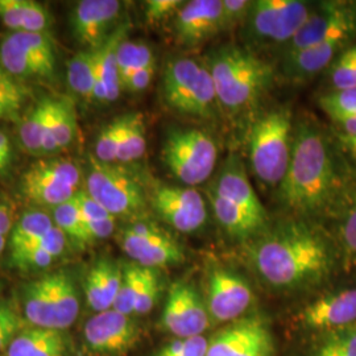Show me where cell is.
Masks as SVG:
<instances>
[{"label":"cell","mask_w":356,"mask_h":356,"mask_svg":"<svg viewBox=\"0 0 356 356\" xmlns=\"http://www.w3.org/2000/svg\"><path fill=\"white\" fill-rule=\"evenodd\" d=\"M123 269L113 261L102 259L90 269L85 281V296L88 305L94 312H106L113 309L120 289Z\"/></svg>","instance_id":"22"},{"label":"cell","mask_w":356,"mask_h":356,"mask_svg":"<svg viewBox=\"0 0 356 356\" xmlns=\"http://www.w3.org/2000/svg\"><path fill=\"white\" fill-rule=\"evenodd\" d=\"M86 343L94 353L102 355H123L139 339V330L129 316L115 309L101 312L85 326Z\"/></svg>","instance_id":"17"},{"label":"cell","mask_w":356,"mask_h":356,"mask_svg":"<svg viewBox=\"0 0 356 356\" xmlns=\"http://www.w3.org/2000/svg\"><path fill=\"white\" fill-rule=\"evenodd\" d=\"M7 165H8V161H4V160H1V159H0V172H1V170H4Z\"/></svg>","instance_id":"59"},{"label":"cell","mask_w":356,"mask_h":356,"mask_svg":"<svg viewBox=\"0 0 356 356\" xmlns=\"http://www.w3.org/2000/svg\"><path fill=\"white\" fill-rule=\"evenodd\" d=\"M275 341L264 319H241L219 331L209 342L206 356H273Z\"/></svg>","instance_id":"13"},{"label":"cell","mask_w":356,"mask_h":356,"mask_svg":"<svg viewBox=\"0 0 356 356\" xmlns=\"http://www.w3.org/2000/svg\"><path fill=\"white\" fill-rule=\"evenodd\" d=\"M152 206L163 220L179 232H194L207 220L204 197L189 186H157L152 193Z\"/></svg>","instance_id":"14"},{"label":"cell","mask_w":356,"mask_h":356,"mask_svg":"<svg viewBox=\"0 0 356 356\" xmlns=\"http://www.w3.org/2000/svg\"><path fill=\"white\" fill-rule=\"evenodd\" d=\"M254 302L248 282L235 272L216 268L207 279L206 307L209 316L218 322L241 318Z\"/></svg>","instance_id":"15"},{"label":"cell","mask_w":356,"mask_h":356,"mask_svg":"<svg viewBox=\"0 0 356 356\" xmlns=\"http://www.w3.org/2000/svg\"><path fill=\"white\" fill-rule=\"evenodd\" d=\"M28 169H31L32 172L38 173L42 177L49 178L72 188H76L81 179V172L78 166L73 161L66 159L40 160L33 165L29 166Z\"/></svg>","instance_id":"37"},{"label":"cell","mask_w":356,"mask_h":356,"mask_svg":"<svg viewBox=\"0 0 356 356\" xmlns=\"http://www.w3.org/2000/svg\"><path fill=\"white\" fill-rule=\"evenodd\" d=\"M220 227L236 239L259 235L267 222V213L238 157H231L218 173L209 191Z\"/></svg>","instance_id":"4"},{"label":"cell","mask_w":356,"mask_h":356,"mask_svg":"<svg viewBox=\"0 0 356 356\" xmlns=\"http://www.w3.org/2000/svg\"><path fill=\"white\" fill-rule=\"evenodd\" d=\"M207 347L209 341L202 335L186 338L184 348L176 356H206Z\"/></svg>","instance_id":"53"},{"label":"cell","mask_w":356,"mask_h":356,"mask_svg":"<svg viewBox=\"0 0 356 356\" xmlns=\"http://www.w3.org/2000/svg\"><path fill=\"white\" fill-rule=\"evenodd\" d=\"M339 141L343 145L344 149L356 159V136L339 135Z\"/></svg>","instance_id":"57"},{"label":"cell","mask_w":356,"mask_h":356,"mask_svg":"<svg viewBox=\"0 0 356 356\" xmlns=\"http://www.w3.org/2000/svg\"><path fill=\"white\" fill-rule=\"evenodd\" d=\"M11 257L15 267L20 269H42L49 267L54 261V256L38 247H22L11 250Z\"/></svg>","instance_id":"42"},{"label":"cell","mask_w":356,"mask_h":356,"mask_svg":"<svg viewBox=\"0 0 356 356\" xmlns=\"http://www.w3.org/2000/svg\"><path fill=\"white\" fill-rule=\"evenodd\" d=\"M10 38L41 66L48 78L54 76L56 51L51 38L45 33H29L20 31L15 32Z\"/></svg>","instance_id":"26"},{"label":"cell","mask_w":356,"mask_h":356,"mask_svg":"<svg viewBox=\"0 0 356 356\" xmlns=\"http://www.w3.org/2000/svg\"><path fill=\"white\" fill-rule=\"evenodd\" d=\"M251 260L259 276L279 289L317 284L331 269L327 243L300 222L282 223L263 234L251 248Z\"/></svg>","instance_id":"1"},{"label":"cell","mask_w":356,"mask_h":356,"mask_svg":"<svg viewBox=\"0 0 356 356\" xmlns=\"http://www.w3.org/2000/svg\"><path fill=\"white\" fill-rule=\"evenodd\" d=\"M51 132L58 151L67 148L76 138V118L73 104L66 99H53Z\"/></svg>","instance_id":"32"},{"label":"cell","mask_w":356,"mask_h":356,"mask_svg":"<svg viewBox=\"0 0 356 356\" xmlns=\"http://www.w3.org/2000/svg\"><path fill=\"white\" fill-rule=\"evenodd\" d=\"M0 20L15 32L22 31V0H0Z\"/></svg>","instance_id":"48"},{"label":"cell","mask_w":356,"mask_h":356,"mask_svg":"<svg viewBox=\"0 0 356 356\" xmlns=\"http://www.w3.org/2000/svg\"><path fill=\"white\" fill-rule=\"evenodd\" d=\"M127 26H119L114 31V33L107 38V41L97 51H94L95 56V66L102 79L103 85L107 91V102H115L122 91V82L118 67V57L116 51L119 44L123 41L126 35Z\"/></svg>","instance_id":"24"},{"label":"cell","mask_w":356,"mask_h":356,"mask_svg":"<svg viewBox=\"0 0 356 356\" xmlns=\"http://www.w3.org/2000/svg\"><path fill=\"white\" fill-rule=\"evenodd\" d=\"M304 326L316 330L343 327L356 321V289L326 294L305 306L300 314Z\"/></svg>","instance_id":"20"},{"label":"cell","mask_w":356,"mask_h":356,"mask_svg":"<svg viewBox=\"0 0 356 356\" xmlns=\"http://www.w3.org/2000/svg\"><path fill=\"white\" fill-rule=\"evenodd\" d=\"M141 269L143 268L135 263L123 268V279L113 309L124 316L131 317L135 312V304L140 289Z\"/></svg>","instance_id":"36"},{"label":"cell","mask_w":356,"mask_h":356,"mask_svg":"<svg viewBox=\"0 0 356 356\" xmlns=\"http://www.w3.org/2000/svg\"><path fill=\"white\" fill-rule=\"evenodd\" d=\"M330 79L335 91L356 89V65L351 48L332 61Z\"/></svg>","instance_id":"40"},{"label":"cell","mask_w":356,"mask_h":356,"mask_svg":"<svg viewBox=\"0 0 356 356\" xmlns=\"http://www.w3.org/2000/svg\"><path fill=\"white\" fill-rule=\"evenodd\" d=\"M88 193L113 216H139L147 207L139 179L126 169L91 160Z\"/></svg>","instance_id":"10"},{"label":"cell","mask_w":356,"mask_h":356,"mask_svg":"<svg viewBox=\"0 0 356 356\" xmlns=\"http://www.w3.org/2000/svg\"><path fill=\"white\" fill-rule=\"evenodd\" d=\"M22 321L15 313L13 307L6 305L4 312L0 316V350L8 347L15 337L20 332Z\"/></svg>","instance_id":"46"},{"label":"cell","mask_w":356,"mask_h":356,"mask_svg":"<svg viewBox=\"0 0 356 356\" xmlns=\"http://www.w3.org/2000/svg\"><path fill=\"white\" fill-rule=\"evenodd\" d=\"M118 0H82L70 13V28L81 45L97 51L114 32L111 28L122 13Z\"/></svg>","instance_id":"18"},{"label":"cell","mask_w":356,"mask_h":356,"mask_svg":"<svg viewBox=\"0 0 356 356\" xmlns=\"http://www.w3.org/2000/svg\"><path fill=\"white\" fill-rule=\"evenodd\" d=\"M341 188L335 159L318 128L301 124L293 135L292 157L277 188L282 206L300 214H318L334 204Z\"/></svg>","instance_id":"2"},{"label":"cell","mask_w":356,"mask_h":356,"mask_svg":"<svg viewBox=\"0 0 356 356\" xmlns=\"http://www.w3.org/2000/svg\"><path fill=\"white\" fill-rule=\"evenodd\" d=\"M4 245H6V238L4 236H1L0 235V252L3 251V248H4Z\"/></svg>","instance_id":"58"},{"label":"cell","mask_w":356,"mask_h":356,"mask_svg":"<svg viewBox=\"0 0 356 356\" xmlns=\"http://www.w3.org/2000/svg\"><path fill=\"white\" fill-rule=\"evenodd\" d=\"M22 191L26 200L38 204L60 206L72 201L76 195V188L60 184L49 178L42 177L28 169L22 178Z\"/></svg>","instance_id":"25"},{"label":"cell","mask_w":356,"mask_h":356,"mask_svg":"<svg viewBox=\"0 0 356 356\" xmlns=\"http://www.w3.org/2000/svg\"><path fill=\"white\" fill-rule=\"evenodd\" d=\"M184 6L181 0H149L145 3V17L149 23H160L170 16H176Z\"/></svg>","instance_id":"45"},{"label":"cell","mask_w":356,"mask_h":356,"mask_svg":"<svg viewBox=\"0 0 356 356\" xmlns=\"http://www.w3.org/2000/svg\"><path fill=\"white\" fill-rule=\"evenodd\" d=\"M252 1L248 0H222L225 26L242 24L251 8Z\"/></svg>","instance_id":"47"},{"label":"cell","mask_w":356,"mask_h":356,"mask_svg":"<svg viewBox=\"0 0 356 356\" xmlns=\"http://www.w3.org/2000/svg\"><path fill=\"white\" fill-rule=\"evenodd\" d=\"M248 156L254 176L279 188L289 168L293 148L292 114L275 108L259 118L251 129Z\"/></svg>","instance_id":"5"},{"label":"cell","mask_w":356,"mask_h":356,"mask_svg":"<svg viewBox=\"0 0 356 356\" xmlns=\"http://www.w3.org/2000/svg\"><path fill=\"white\" fill-rule=\"evenodd\" d=\"M0 63L1 66L15 78L26 76H41L48 78L41 66L19 45L13 42L11 38L4 40L0 48Z\"/></svg>","instance_id":"29"},{"label":"cell","mask_w":356,"mask_h":356,"mask_svg":"<svg viewBox=\"0 0 356 356\" xmlns=\"http://www.w3.org/2000/svg\"><path fill=\"white\" fill-rule=\"evenodd\" d=\"M94 51H79L67 64V83L76 94L86 99L94 98Z\"/></svg>","instance_id":"28"},{"label":"cell","mask_w":356,"mask_h":356,"mask_svg":"<svg viewBox=\"0 0 356 356\" xmlns=\"http://www.w3.org/2000/svg\"><path fill=\"white\" fill-rule=\"evenodd\" d=\"M120 82L145 66L154 64L153 51L147 44L123 40L116 51Z\"/></svg>","instance_id":"31"},{"label":"cell","mask_w":356,"mask_h":356,"mask_svg":"<svg viewBox=\"0 0 356 356\" xmlns=\"http://www.w3.org/2000/svg\"><path fill=\"white\" fill-rule=\"evenodd\" d=\"M51 23L48 10L35 0H22V31L29 33H45Z\"/></svg>","instance_id":"41"},{"label":"cell","mask_w":356,"mask_h":356,"mask_svg":"<svg viewBox=\"0 0 356 356\" xmlns=\"http://www.w3.org/2000/svg\"><path fill=\"white\" fill-rule=\"evenodd\" d=\"M65 351L63 332L41 327L20 331L7 348L8 356H64Z\"/></svg>","instance_id":"23"},{"label":"cell","mask_w":356,"mask_h":356,"mask_svg":"<svg viewBox=\"0 0 356 356\" xmlns=\"http://www.w3.org/2000/svg\"><path fill=\"white\" fill-rule=\"evenodd\" d=\"M126 127V115L119 116L103 127L95 143V159L101 163L118 161V152Z\"/></svg>","instance_id":"35"},{"label":"cell","mask_w":356,"mask_h":356,"mask_svg":"<svg viewBox=\"0 0 356 356\" xmlns=\"http://www.w3.org/2000/svg\"><path fill=\"white\" fill-rule=\"evenodd\" d=\"M141 268L143 269H141L140 289L135 304L134 314L144 316V314H148L156 305L159 292H160V281H159V275L156 269Z\"/></svg>","instance_id":"39"},{"label":"cell","mask_w":356,"mask_h":356,"mask_svg":"<svg viewBox=\"0 0 356 356\" xmlns=\"http://www.w3.org/2000/svg\"><path fill=\"white\" fill-rule=\"evenodd\" d=\"M54 225L64 232L67 238L74 239L78 244L92 243L86 223L76 207L74 198L66 204L54 207Z\"/></svg>","instance_id":"34"},{"label":"cell","mask_w":356,"mask_h":356,"mask_svg":"<svg viewBox=\"0 0 356 356\" xmlns=\"http://www.w3.org/2000/svg\"><path fill=\"white\" fill-rule=\"evenodd\" d=\"M218 104L232 115L248 113L257 106L273 82L272 66L254 51L225 45L207 57Z\"/></svg>","instance_id":"3"},{"label":"cell","mask_w":356,"mask_h":356,"mask_svg":"<svg viewBox=\"0 0 356 356\" xmlns=\"http://www.w3.org/2000/svg\"><path fill=\"white\" fill-rule=\"evenodd\" d=\"M312 356H356V331L332 337L321 344Z\"/></svg>","instance_id":"43"},{"label":"cell","mask_w":356,"mask_h":356,"mask_svg":"<svg viewBox=\"0 0 356 356\" xmlns=\"http://www.w3.org/2000/svg\"><path fill=\"white\" fill-rule=\"evenodd\" d=\"M163 325L181 339L200 337L209 327L207 307L193 285H172L163 312Z\"/></svg>","instance_id":"16"},{"label":"cell","mask_w":356,"mask_h":356,"mask_svg":"<svg viewBox=\"0 0 356 356\" xmlns=\"http://www.w3.org/2000/svg\"><path fill=\"white\" fill-rule=\"evenodd\" d=\"M321 108L334 120L356 115V89L332 91L319 98Z\"/></svg>","instance_id":"38"},{"label":"cell","mask_w":356,"mask_h":356,"mask_svg":"<svg viewBox=\"0 0 356 356\" xmlns=\"http://www.w3.org/2000/svg\"><path fill=\"white\" fill-rule=\"evenodd\" d=\"M339 128H341V134L343 136H356V115L354 116H346L334 120Z\"/></svg>","instance_id":"54"},{"label":"cell","mask_w":356,"mask_h":356,"mask_svg":"<svg viewBox=\"0 0 356 356\" xmlns=\"http://www.w3.org/2000/svg\"><path fill=\"white\" fill-rule=\"evenodd\" d=\"M342 241H343L344 247L350 252L356 254V201L344 218L343 226H342Z\"/></svg>","instance_id":"51"},{"label":"cell","mask_w":356,"mask_h":356,"mask_svg":"<svg viewBox=\"0 0 356 356\" xmlns=\"http://www.w3.org/2000/svg\"><path fill=\"white\" fill-rule=\"evenodd\" d=\"M23 103L24 101L22 99L0 95V120H7L13 123L19 122Z\"/></svg>","instance_id":"52"},{"label":"cell","mask_w":356,"mask_h":356,"mask_svg":"<svg viewBox=\"0 0 356 356\" xmlns=\"http://www.w3.org/2000/svg\"><path fill=\"white\" fill-rule=\"evenodd\" d=\"M23 306L26 318L35 327L67 329L79 313L74 281L66 272H56L32 281L23 291Z\"/></svg>","instance_id":"7"},{"label":"cell","mask_w":356,"mask_h":356,"mask_svg":"<svg viewBox=\"0 0 356 356\" xmlns=\"http://www.w3.org/2000/svg\"><path fill=\"white\" fill-rule=\"evenodd\" d=\"M351 51H353V57H354V61H355L356 65V47L351 48Z\"/></svg>","instance_id":"60"},{"label":"cell","mask_w":356,"mask_h":356,"mask_svg":"<svg viewBox=\"0 0 356 356\" xmlns=\"http://www.w3.org/2000/svg\"><path fill=\"white\" fill-rule=\"evenodd\" d=\"M51 98L42 99L26 115L20 127L23 147L32 154L42 153V136Z\"/></svg>","instance_id":"33"},{"label":"cell","mask_w":356,"mask_h":356,"mask_svg":"<svg viewBox=\"0 0 356 356\" xmlns=\"http://www.w3.org/2000/svg\"><path fill=\"white\" fill-rule=\"evenodd\" d=\"M156 65L152 64L145 66L132 76H128L127 79L122 83V90H127L129 92H140L147 89L154 76Z\"/></svg>","instance_id":"49"},{"label":"cell","mask_w":356,"mask_h":356,"mask_svg":"<svg viewBox=\"0 0 356 356\" xmlns=\"http://www.w3.org/2000/svg\"><path fill=\"white\" fill-rule=\"evenodd\" d=\"M313 6L301 0H256L242 23L247 49L289 45Z\"/></svg>","instance_id":"6"},{"label":"cell","mask_w":356,"mask_h":356,"mask_svg":"<svg viewBox=\"0 0 356 356\" xmlns=\"http://www.w3.org/2000/svg\"><path fill=\"white\" fill-rule=\"evenodd\" d=\"M11 154H13L11 141H10L8 136L4 132L0 131V159L10 163Z\"/></svg>","instance_id":"56"},{"label":"cell","mask_w":356,"mask_h":356,"mask_svg":"<svg viewBox=\"0 0 356 356\" xmlns=\"http://www.w3.org/2000/svg\"><path fill=\"white\" fill-rule=\"evenodd\" d=\"M165 101L179 114L211 118L218 99L211 74L206 65L189 57H178L166 64L163 76Z\"/></svg>","instance_id":"8"},{"label":"cell","mask_w":356,"mask_h":356,"mask_svg":"<svg viewBox=\"0 0 356 356\" xmlns=\"http://www.w3.org/2000/svg\"><path fill=\"white\" fill-rule=\"evenodd\" d=\"M175 33L178 41L195 47L226 29L222 0H191L184 3L175 16Z\"/></svg>","instance_id":"19"},{"label":"cell","mask_w":356,"mask_h":356,"mask_svg":"<svg viewBox=\"0 0 356 356\" xmlns=\"http://www.w3.org/2000/svg\"><path fill=\"white\" fill-rule=\"evenodd\" d=\"M147 149V128L140 113L126 115V127L120 141L118 161L132 163L141 159Z\"/></svg>","instance_id":"27"},{"label":"cell","mask_w":356,"mask_h":356,"mask_svg":"<svg viewBox=\"0 0 356 356\" xmlns=\"http://www.w3.org/2000/svg\"><path fill=\"white\" fill-rule=\"evenodd\" d=\"M163 159L179 182L193 188L213 175L218 148L214 139L202 129L177 128L166 136Z\"/></svg>","instance_id":"9"},{"label":"cell","mask_w":356,"mask_h":356,"mask_svg":"<svg viewBox=\"0 0 356 356\" xmlns=\"http://www.w3.org/2000/svg\"><path fill=\"white\" fill-rule=\"evenodd\" d=\"M353 33H342L327 38L317 45L284 56L282 72L289 79L301 81L318 74L334 61L338 51L353 38Z\"/></svg>","instance_id":"21"},{"label":"cell","mask_w":356,"mask_h":356,"mask_svg":"<svg viewBox=\"0 0 356 356\" xmlns=\"http://www.w3.org/2000/svg\"><path fill=\"white\" fill-rule=\"evenodd\" d=\"M0 95H7L22 101L26 99V89L1 65H0Z\"/></svg>","instance_id":"50"},{"label":"cell","mask_w":356,"mask_h":356,"mask_svg":"<svg viewBox=\"0 0 356 356\" xmlns=\"http://www.w3.org/2000/svg\"><path fill=\"white\" fill-rule=\"evenodd\" d=\"M74 202H76V207L83 218L85 223L99 222V220L115 218L104 207L98 204L88 191H76V195H74Z\"/></svg>","instance_id":"44"},{"label":"cell","mask_w":356,"mask_h":356,"mask_svg":"<svg viewBox=\"0 0 356 356\" xmlns=\"http://www.w3.org/2000/svg\"><path fill=\"white\" fill-rule=\"evenodd\" d=\"M120 244L135 264L161 268L185 260L182 247L164 229L148 222H136L122 232Z\"/></svg>","instance_id":"11"},{"label":"cell","mask_w":356,"mask_h":356,"mask_svg":"<svg viewBox=\"0 0 356 356\" xmlns=\"http://www.w3.org/2000/svg\"><path fill=\"white\" fill-rule=\"evenodd\" d=\"M13 229V216L4 204H0V235L6 238Z\"/></svg>","instance_id":"55"},{"label":"cell","mask_w":356,"mask_h":356,"mask_svg":"<svg viewBox=\"0 0 356 356\" xmlns=\"http://www.w3.org/2000/svg\"><path fill=\"white\" fill-rule=\"evenodd\" d=\"M53 226L54 223L51 222L48 214L42 211H28L13 226L10 236L11 250H16L36 242L44 235H47Z\"/></svg>","instance_id":"30"},{"label":"cell","mask_w":356,"mask_h":356,"mask_svg":"<svg viewBox=\"0 0 356 356\" xmlns=\"http://www.w3.org/2000/svg\"><path fill=\"white\" fill-rule=\"evenodd\" d=\"M342 33H356V3H319L317 6H313L304 26L300 28L297 35L286 47L285 54H292L310 48Z\"/></svg>","instance_id":"12"}]
</instances>
